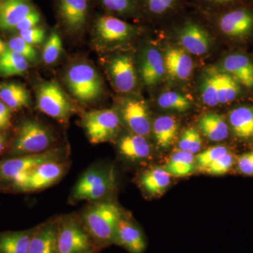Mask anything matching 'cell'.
Here are the masks:
<instances>
[{
  "mask_svg": "<svg viewBox=\"0 0 253 253\" xmlns=\"http://www.w3.org/2000/svg\"><path fill=\"white\" fill-rule=\"evenodd\" d=\"M62 50V41L58 32L55 30L51 33L43 48L42 54L43 61L47 65L53 64L59 59Z\"/></svg>",
  "mask_w": 253,
  "mask_h": 253,
  "instance_id": "d6a6232c",
  "label": "cell"
},
{
  "mask_svg": "<svg viewBox=\"0 0 253 253\" xmlns=\"http://www.w3.org/2000/svg\"><path fill=\"white\" fill-rule=\"evenodd\" d=\"M134 27L119 18L101 16L96 21L94 28V41L99 45H108L123 42L131 38Z\"/></svg>",
  "mask_w": 253,
  "mask_h": 253,
  "instance_id": "30bf717a",
  "label": "cell"
},
{
  "mask_svg": "<svg viewBox=\"0 0 253 253\" xmlns=\"http://www.w3.org/2000/svg\"><path fill=\"white\" fill-rule=\"evenodd\" d=\"M33 229L0 233V253H28Z\"/></svg>",
  "mask_w": 253,
  "mask_h": 253,
  "instance_id": "484cf974",
  "label": "cell"
},
{
  "mask_svg": "<svg viewBox=\"0 0 253 253\" xmlns=\"http://www.w3.org/2000/svg\"><path fill=\"white\" fill-rule=\"evenodd\" d=\"M108 71L116 90L127 93L135 88L137 76L132 58L129 55L113 58L108 65Z\"/></svg>",
  "mask_w": 253,
  "mask_h": 253,
  "instance_id": "7c38bea8",
  "label": "cell"
},
{
  "mask_svg": "<svg viewBox=\"0 0 253 253\" xmlns=\"http://www.w3.org/2000/svg\"><path fill=\"white\" fill-rule=\"evenodd\" d=\"M11 117V109L0 100V129L9 127Z\"/></svg>",
  "mask_w": 253,
  "mask_h": 253,
  "instance_id": "ee69618b",
  "label": "cell"
},
{
  "mask_svg": "<svg viewBox=\"0 0 253 253\" xmlns=\"http://www.w3.org/2000/svg\"><path fill=\"white\" fill-rule=\"evenodd\" d=\"M59 218L33 228L28 253H57Z\"/></svg>",
  "mask_w": 253,
  "mask_h": 253,
  "instance_id": "5bb4252c",
  "label": "cell"
},
{
  "mask_svg": "<svg viewBox=\"0 0 253 253\" xmlns=\"http://www.w3.org/2000/svg\"><path fill=\"white\" fill-rule=\"evenodd\" d=\"M213 2L217 3V4H225V3L229 2L232 0H211Z\"/></svg>",
  "mask_w": 253,
  "mask_h": 253,
  "instance_id": "7dc6e473",
  "label": "cell"
},
{
  "mask_svg": "<svg viewBox=\"0 0 253 253\" xmlns=\"http://www.w3.org/2000/svg\"><path fill=\"white\" fill-rule=\"evenodd\" d=\"M229 121L237 137L248 139L253 136V108L240 106L229 113Z\"/></svg>",
  "mask_w": 253,
  "mask_h": 253,
  "instance_id": "cb8c5ba5",
  "label": "cell"
},
{
  "mask_svg": "<svg viewBox=\"0 0 253 253\" xmlns=\"http://www.w3.org/2000/svg\"><path fill=\"white\" fill-rule=\"evenodd\" d=\"M228 152H229L228 149L224 146L209 148L196 156L195 159H196V166H198L200 169L205 170V169L210 165L212 164L216 160L224 156V154H227Z\"/></svg>",
  "mask_w": 253,
  "mask_h": 253,
  "instance_id": "d590c367",
  "label": "cell"
},
{
  "mask_svg": "<svg viewBox=\"0 0 253 253\" xmlns=\"http://www.w3.org/2000/svg\"><path fill=\"white\" fill-rule=\"evenodd\" d=\"M118 148L123 157L132 161L146 159L151 154V147L146 137L134 133L123 136L118 141Z\"/></svg>",
  "mask_w": 253,
  "mask_h": 253,
  "instance_id": "7402d4cb",
  "label": "cell"
},
{
  "mask_svg": "<svg viewBox=\"0 0 253 253\" xmlns=\"http://www.w3.org/2000/svg\"><path fill=\"white\" fill-rule=\"evenodd\" d=\"M6 45H5L4 43L1 41V40L0 39V56H1V55L4 52V51L6 50Z\"/></svg>",
  "mask_w": 253,
  "mask_h": 253,
  "instance_id": "bcb514c9",
  "label": "cell"
},
{
  "mask_svg": "<svg viewBox=\"0 0 253 253\" xmlns=\"http://www.w3.org/2000/svg\"><path fill=\"white\" fill-rule=\"evenodd\" d=\"M106 9L118 14H126L134 9V0H99Z\"/></svg>",
  "mask_w": 253,
  "mask_h": 253,
  "instance_id": "f35d334b",
  "label": "cell"
},
{
  "mask_svg": "<svg viewBox=\"0 0 253 253\" xmlns=\"http://www.w3.org/2000/svg\"><path fill=\"white\" fill-rule=\"evenodd\" d=\"M7 47L21 55L28 62L35 63L37 61L36 49L19 36L11 38L8 42Z\"/></svg>",
  "mask_w": 253,
  "mask_h": 253,
  "instance_id": "e575fe53",
  "label": "cell"
},
{
  "mask_svg": "<svg viewBox=\"0 0 253 253\" xmlns=\"http://www.w3.org/2000/svg\"><path fill=\"white\" fill-rule=\"evenodd\" d=\"M89 13L87 0H59V14L63 26L71 34L85 27Z\"/></svg>",
  "mask_w": 253,
  "mask_h": 253,
  "instance_id": "4fadbf2b",
  "label": "cell"
},
{
  "mask_svg": "<svg viewBox=\"0 0 253 253\" xmlns=\"http://www.w3.org/2000/svg\"><path fill=\"white\" fill-rule=\"evenodd\" d=\"M166 73L165 60L161 52L153 47L145 49L141 63V74L144 84L150 86L156 85Z\"/></svg>",
  "mask_w": 253,
  "mask_h": 253,
  "instance_id": "e0dca14e",
  "label": "cell"
},
{
  "mask_svg": "<svg viewBox=\"0 0 253 253\" xmlns=\"http://www.w3.org/2000/svg\"><path fill=\"white\" fill-rule=\"evenodd\" d=\"M240 172L246 175L253 176V152L240 156L238 161Z\"/></svg>",
  "mask_w": 253,
  "mask_h": 253,
  "instance_id": "7bdbcfd3",
  "label": "cell"
},
{
  "mask_svg": "<svg viewBox=\"0 0 253 253\" xmlns=\"http://www.w3.org/2000/svg\"><path fill=\"white\" fill-rule=\"evenodd\" d=\"M196 168L194 154L179 150L172 155L164 169L170 176L181 177L192 174Z\"/></svg>",
  "mask_w": 253,
  "mask_h": 253,
  "instance_id": "f1b7e54d",
  "label": "cell"
},
{
  "mask_svg": "<svg viewBox=\"0 0 253 253\" xmlns=\"http://www.w3.org/2000/svg\"><path fill=\"white\" fill-rule=\"evenodd\" d=\"M158 105L163 109L172 110L178 112H186L191 107L189 100L175 91H167L160 96Z\"/></svg>",
  "mask_w": 253,
  "mask_h": 253,
  "instance_id": "1f68e13d",
  "label": "cell"
},
{
  "mask_svg": "<svg viewBox=\"0 0 253 253\" xmlns=\"http://www.w3.org/2000/svg\"><path fill=\"white\" fill-rule=\"evenodd\" d=\"M19 36L22 38L28 44H41L45 39V32L42 28L35 27L31 29L19 32Z\"/></svg>",
  "mask_w": 253,
  "mask_h": 253,
  "instance_id": "ab89813d",
  "label": "cell"
},
{
  "mask_svg": "<svg viewBox=\"0 0 253 253\" xmlns=\"http://www.w3.org/2000/svg\"><path fill=\"white\" fill-rule=\"evenodd\" d=\"M40 21H41V15L38 11L35 9L32 11L31 14L26 16L21 22L18 23L15 29L19 32L31 29V28L36 27L37 25L40 23Z\"/></svg>",
  "mask_w": 253,
  "mask_h": 253,
  "instance_id": "b9f144b4",
  "label": "cell"
},
{
  "mask_svg": "<svg viewBox=\"0 0 253 253\" xmlns=\"http://www.w3.org/2000/svg\"><path fill=\"white\" fill-rule=\"evenodd\" d=\"M29 63L18 53L6 47L0 56V76H21L27 71Z\"/></svg>",
  "mask_w": 253,
  "mask_h": 253,
  "instance_id": "f546056e",
  "label": "cell"
},
{
  "mask_svg": "<svg viewBox=\"0 0 253 253\" xmlns=\"http://www.w3.org/2000/svg\"><path fill=\"white\" fill-rule=\"evenodd\" d=\"M233 163L234 158L230 153L228 152L210 165L205 171L212 175H222L230 169Z\"/></svg>",
  "mask_w": 253,
  "mask_h": 253,
  "instance_id": "74e56055",
  "label": "cell"
},
{
  "mask_svg": "<svg viewBox=\"0 0 253 253\" xmlns=\"http://www.w3.org/2000/svg\"><path fill=\"white\" fill-rule=\"evenodd\" d=\"M96 251L91 236L79 217L70 214L59 218L57 253H96Z\"/></svg>",
  "mask_w": 253,
  "mask_h": 253,
  "instance_id": "8992f818",
  "label": "cell"
},
{
  "mask_svg": "<svg viewBox=\"0 0 253 253\" xmlns=\"http://www.w3.org/2000/svg\"><path fill=\"white\" fill-rule=\"evenodd\" d=\"M219 104L231 102L237 97L240 91L239 82L224 73H215Z\"/></svg>",
  "mask_w": 253,
  "mask_h": 253,
  "instance_id": "4dcf8cb0",
  "label": "cell"
},
{
  "mask_svg": "<svg viewBox=\"0 0 253 253\" xmlns=\"http://www.w3.org/2000/svg\"><path fill=\"white\" fill-rule=\"evenodd\" d=\"M148 8L151 13L161 14L172 7L176 0H146Z\"/></svg>",
  "mask_w": 253,
  "mask_h": 253,
  "instance_id": "60d3db41",
  "label": "cell"
},
{
  "mask_svg": "<svg viewBox=\"0 0 253 253\" xmlns=\"http://www.w3.org/2000/svg\"><path fill=\"white\" fill-rule=\"evenodd\" d=\"M139 181L141 187L148 194L158 196L167 189L170 184L171 178L166 169L156 168L143 173Z\"/></svg>",
  "mask_w": 253,
  "mask_h": 253,
  "instance_id": "83f0119b",
  "label": "cell"
},
{
  "mask_svg": "<svg viewBox=\"0 0 253 253\" xmlns=\"http://www.w3.org/2000/svg\"><path fill=\"white\" fill-rule=\"evenodd\" d=\"M36 101L40 111L61 122L67 121L76 112L74 106L56 81L39 84L36 89Z\"/></svg>",
  "mask_w": 253,
  "mask_h": 253,
  "instance_id": "52a82bcc",
  "label": "cell"
},
{
  "mask_svg": "<svg viewBox=\"0 0 253 253\" xmlns=\"http://www.w3.org/2000/svg\"><path fill=\"white\" fill-rule=\"evenodd\" d=\"M66 151L54 147L41 154L25 155L0 161V182L12 186L20 177L43 163L66 159Z\"/></svg>",
  "mask_w": 253,
  "mask_h": 253,
  "instance_id": "5b68a950",
  "label": "cell"
},
{
  "mask_svg": "<svg viewBox=\"0 0 253 253\" xmlns=\"http://www.w3.org/2000/svg\"><path fill=\"white\" fill-rule=\"evenodd\" d=\"M82 124L90 142L101 144L116 137L121 120L116 110H94L84 115Z\"/></svg>",
  "mask_w": 253,
  "mask_h": 253,
  "instance_id": "ba28073f",
  "label": "cell"
},
{
  "mask_svg": "<svg viewBox=\"0 0 253 253\" xmlns=\"http://www.w3.org/2000/svg\"><path fill=\"white\" fill-rule=\"evenodd\" d=\"M70 163L67 160L43 163L28 174L21 176L13 185L21 191H36L54 185L67 172Z\"/></svg>",
  "mask_w": 253,
  "mask_h": 253,
  "instance_id": "9c48e42d",
  "label": "cell"
},
{
  "mask_svg": "<svg viewBox=\"0 0 253 253\" xmlns=\"http://www.w3.org/2000/svg\"><path fill=\"white\" fill-rule=\"evenodd\" d=\"M119 116L131 132L146 136L151 131V121L147 106L138 99L125 100L120 108Z\"/></svg>",
  "mask_w": 253,
  "mask_h": 253,
  "instance_id": "8fae6325",
  "label": "cell"
},
{
  "mask_svg": "<svg viewBox=\"0 0 253 253\" xmlns=\"http://www.w3.org/2000/svg\"><path fill=\"white\" fill-rule=\"evenodd\" d=\"M219 27L228 36H247L253 28V14L245 9H236L226 13L220 18Z\"/></svg>",
  "mask_w": 253,
  "mask_h": 253,
  "instance_id": "ac0fdd59",
  "label": "cell"
},
{
  "mask_svg": "<svg viewBox=\"0 0 253 253\" xmlns=\"http://www.w3.org/2000/svg\"><path fill=\"white\" fill-rule=\"evenodd\" d=\"M222 68L243 85L253 87V62L246 55H229L223 61Z\"/></svg>",
  "mask_w": 253,
  "mask_h": 253,
  "instance_id": "44dd1931",
  "label": "cell"
},
{
  "mask_svg": "<svg viewBox=\"0 0 253 253\" xmlns=\"http://www.w3.org/2000/svg\"><path fill=\"white\" fill-rule=\"evenodd\" d=\"M202 140L199 131L194 127H189L183 131L178 148L181 151H188L191 154L199 152L201 148Z\"/></svg>",
  "mask_w": 253,
  "mask_h": 253,
  "instance_id": "836d02e7",
  "label": "cell"
},
{
  "mask_svg": "<svg viewBox=\"0 0 253 253\" xmlns=\"http://www.w3.org/2000/svg\"><path fill=\"white\" fill-rule=\"evenodd\" d=\"M65 81L73 97L81 102H93L99 99L104 91L101 76L88 63L73 65L68 70Z\"/></svg>",
  "mask_w": 253,
  "mask_h": 253,
  "instance_id": "277c9868",
  "label": "cell"
},
{
  "mask_svg": "<svg viewBox=\"0 0 253 253\" xmlns=\"http://www.w3.org/2000/svg\"><path fill=\"white\" fill-rule=\"evenodd\" d=\"M199 126L203 134L212 141L224 140L229 135V127L224 118L215 113L201 116Z\"/></svg>",
  "mask_w": 253,
  "mask_h": 253,
  "instance_id": "4316f807",
  "label": "cell"
},
{
  "mask_svg": "<svg viewBox=\"0 0 253 253\" xmlns=\"http://www.w3.org/2000/svg\"><path fill=\"white\" fill-rule=\"evenodd\" d=\"M201 95L203 101L207 106L213 107L219 104L215 73H213L205 80Z\"/></svg>",
  "mask_w": 253,
  "mask_h": 253,
  "instance_id": "8d00e7d4",
  "label": "cell"
},
{
  "mask_svg": "<svg viewBox=\"0 0 253 253\" xmlns=\"http://www.w3.org/2000/svg\"><path fill=\"white\" fill-rule=\"evenodd\" d=\"M0 100L11 110L28 107L31 103L26 88L16 83H4L0 85Z\"/></svg>",
  "mask_w": 253,
  "mask_h": 253,
  "instance_id": "d4e9b609",
  "label": "cell"
},
{
  "mask_svg": "<svg viewBox=\"0 0 253 253\" xmlns=\"http://www.w3.org/2000/svg\"><path fill=\"white\" fill-rule=\"evenodd\" d=\"M54 134L47 126L39 121L28 120L18 126L11 154L16 156L41 154L54 148Z\"/></svg>",
  "mask_w": 253,
  "mask_h": 253,
  "instance_id": "3957f363",
  "label": "cell"
},
{
  "mask_svg": "<svg viewBox=\"0 0 253 253\" xmlns=\"http://www.w3.org/2000/svg\"><path fill=\"white\" fill-rule=\"evenodd\" d=\"M116 187L114 168L109 165H95L80 176L70 199L72 203L101 201L112 194Z\"/></svg>",
  "mask_w": 253,
  "mask_h": 253,
  "instance_id": "7a4b0ae2",
  "label": "cell"
},
{
  "mask_svg": "<svg viewBox=\"0 0 253 253\" xmlns=\"http://www.w3.org/2000/svg\"><path fill=\"white\" fill-rule=\"evenodd\" d=\"M179 125L175 118L169 116H160L155 120L152 130L156 144L161 149H168L175 140Z\"/></svg>",
  "mask_w": 253,
  "mask_h": 253,
  "instance_id": "603a6c76",
  "label": "cell"
},
{
  "mask_svg": "<svg viewBox=\"0 0 253 253\" xmlns=\"http://www.w3.org/2000/svg\"><path fill=\"white\" fill-rule=\"evenodd\" d=\"M179 39L181 45L186 51L196 56L204 55L209 50L208 33L196 23L185 25L179 33Z\"/></svg>",
  "mask_w": 253,
  "mask_h": 253,
  "instance_id": "d6986e66",
  "label": "cell"
},
{
  "mask_svg": "<svg viewBox=\"0 0 253 253\" xmlns=\"http://www.w3.org/2000/svg\"><path fill=\"white\" fill-rule=\"evenodd\" d=\"M166 72L174 79L184 81L192 73L194 63L191 56L179 48H169L165 55Z\"/></svg>",
  "mask_w": 253,
  "mask_h": 253,
  "instance_id": "ffe728a7",
  "label": "cell"
},
{
  "mask_svg": "<svg viewBox=\"0 0 253 253\" xmlns=\"http://www.w3.org/2000/svg\"><path fill=\"white\" fill-rule=\"evenodd\" d=\"M33 10L28 0H0V29H15Z\"/></svg>",
  "mask_w": 253,
  "mask_h": 253,
  "instance_id": "2e32d148",
  "label": "cell"
},
{
  "mask_svg": "<svg viewBox=\"0 0 253 253\" xmlns=\"http://www.w3.org/2000/svg\"><path fill=\"white\" fill-rule=\"evenodd\" d=\"M116 245L129 253H144L146 249V239L140 228L125 215L118 224Z\"/></svg>",
  "mask_w": 253,
  "mask_h": 253,
  "instance_id": "9a60e30c",
  "label": "cell"
},
{
  "mask_svg": "<svg viewBox=\"0 0 253 253\" xmlns=\"http://www.w3.org/2000/svg\"><path fill=\"white\" fill-rule=\"evenodd\" d=\"M6 139L4 134L0 133V156L4 152L6 149Z\"/></svg>",
  "mask_w": 253,
  "mask_h": 253,
  "instance_id": "f6af8a7d",
  "label": "cell"
},
{
  "mask_svg": "<svg viewBox=\"0 0 253 253\" xmlns=\"http://www.w3.org/2000/svg\"><path fill=\"white\" fill-rule=\"evenodd\" d=\"M123 215L117 204L104 199L91 202L79 218L99 251L116 244L118 224Z\"/></svg>",
  "mask_w": 253,
  "mask_h": 253,
  "instance_id": "6da1fadb",
  "label": "cell"
}]
</instances>
